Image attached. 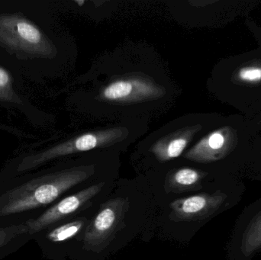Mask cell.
<instances>
[{
  "mask_svg": "<svg viewBox=\"0 0 261 260\" xmlns=\"http://www.w3.org/2000/svg\"><path fill=\"white\" fill-rule=\"evenodd\" d=\"M93 165L75 166L33 179L0 196V216L47 206L94 174Z\"/></svg>",
  "mask_w": 261,
  "mask_h": 260,
  "instance_id": "cell-1",
  "label": "cell"
},
{
  "mask_svg": "<svg viewBox=\"0 0 261 260\" xmlns=\"http://www.w3.org/2000/svg\"><path fill=\"white\" fill-rule=\"evenodd\" d=\"M128 134V130L122 127L87 131L38 154L24 157L18 165V171L25 172L35 169L58 157L113 146L124 140Z\"/></svg>",
  "mask_w": 261,
  "mask_h": 260,
  "instance_id": "cell-2",
  "label": "cell"
},
{
  "mask_svg": "<svg viewBox=\"0 0 261 260\" xmlns=\"http://www.w3.org/2000/svg\"><path fill=\"white\" fill-rule=\"evenodd\" d=\"M0 44L24 56L52 57L54 44L42 32L24 17L0 15Z\"/></svg>",
  "mask_w": 261,
  "mask_h": 260,
  "instance_id": "cell-3",
  "label": "cell"
},
{
  "mask_svg": "<svg viewBox=\"0 0 261 260\" xmlns=\"http://www.w3.org/2000/svg\"><path fill=\"white\" fill-rule=\"evenodd\" d=\"M128 207V198H113L103 204L84 233V249L102 251L113 240Z\"/></svg>",
  "mask_w": 261,
  "mask_h": 260,
  "instance_id": "cell-4",
  "label": "cell"
},
{
  "mask_svg": "<svg viewBox=\"0 0 261 260\" xmlns=\"http://www.w3.org/2000/svg\"><path fill=\"white\" fill-rule=\"evenodd\" d=\"M165 94V89L151 78L132 74L109 82L101 90L99 99L113 103L134 104L155 100Z\"/></svg>",
  "mask_w": 261,
  "mask_h": 260,
  "instance_id": "cell-5",
  "label": "cell"
},
{
  "mask_svg": "<svg viewBox=\"0 0 261 260\" xmlns=\"http://www.w3.org/2000/svg\"><path fill=\"white\" fill-rule=\"evenodd\" d=\"M238 133L231 127L219 128L207 134L190 148L184 158L199 163H210L222 160L237 146Z\"/></svg>",
  "mask_w": 261,
  "mask_h": 260,
  "instance_id": "cell-6",
  "label": "cell"
},
{
  "mask_svg": "<svg viewBox=\"0 0 261 260\" xmlns=\"http://www.w3.org/2000/svg\"><path fill=\"white\" fill-rule=\"evenodd\" d=\"M103 186L104 183H98L61 200L58 204L44 212L41 216L26 224L29 227V233L34 235L41 232L57 221H61L77 212L87 201L99 194Z\"/></svg>",
  "mask_w": 261,
  "mask_h": 260,
  "instance_id": "cell-7",
  "label": "cell"
},
{
  "mask_svg": "<svg viewBox=\"0 0 261 260\" xmlns=\"http://www.w3.org/2000/svg\"><path fill=\"white\" fill-rule=\"evenodd\" d=\"M225 199V195L221 192L198 194L179 198L170 203V218L175 222L204 219L217 211Z\"/></svg>",
  "mask_w": 261,
  "mask_h": 260,
  "instance_id": "cell-8",
  "label": "cell"
},
{
  "mask_svg": "<svg viewBox=\"0 0 261 260\" xmlns=\"http://www.w3.org/2000/svg\"><path fill=\"white\" fill-rule=\"evenodd\" d=\"M202 125L186 127L167 134L155 142L150 151L161 163L170 161L182 155L193 137L202 130Z\"/></svg>",
  "mask_w": 261,
  "mask_h": 260,
  "instance_id": "cell-9",
  "label": "cell"
},
{
  "mask_svg": "<svg viewBox=\"0 0 261 260\" xmlns=\"http://www.w3.org/2000/svg\"><path fill=\"white\" fill-rule=\"evenodd\" d=\"M204 172L192 168H180L169 174L165 182L166 192L181 193L198 186L204 177Z\"/></svg>",
  "mask_w": 261,
  "mask_h": 260,
  "instance_id": "cell-10",
  "label": "cell"
},
{
  "mask_svg": "<svg viewBox=\"0 0 261 260\" xmlns=\"http://www.w3.org/2000/svg\"><path fill=\"white\" fill-rule=\"evenodd\" d=\"M231 80L236 84L256 85L261 83V60H254L239 67Z\"/></svg>",
  "mask_w": 261,
  "mask_h": 260,
  "instance_id": "cell-11",
  "label": "cell"
},
{
  "mask_svg": "<svg viewBox=\"0 0 261 260\" xmlns=\"http://www.w3.org/2000/svg\"><path fill=\"white\" fill-rule=\"evenodd\" d=\"M261 247V211L253 218L243 235L242 253L245 256L252 254Z\"/></svg>",
  "mask_w": 261,
  "mask_h": 260,
  "instance_id": "cell-12",
  "label": "cell"
},
{
  "mask_svg": "<svg viewBox=\"0 0 261 260\" xmlns=\"http://www.w3.org/2000/svg\"><path fill=\"white\" fill-rule=\"evenodd\" d=\"M85 222V219H81L60 226L51 230L47 235V238L49 241L55 243L67 241L77 235L84 227Z\"/></svg>",
  "mask_w": 261,
  "mask_h": 260,
  "instance_id": "cell-13",
  "label": "cell"
},
{
  "mask_svg": "<svg viewBox=\"0 0 261 260\" xmlns=\"http://www.w3.org/2000/svg\"><path fill=\"white\" fill-rule=\"evenodd\" d=\"M0 100L18 103V96L13 90L12 78L5 69L0 67Z\"/></svg>",
  "mask_w": 261,
  "mask_h": 260,
  "instance_id": "cell-14",
  "label": "cell"
},
{
  "mask_svg": "<svg viewBox=\"0 0 261 260\" xmlns=\"http://www.w3.org/2000/svg\"><path fill=\"white\" fill-rule=\"evenodd\" d=\"M29 232V227L26 225L15 226L9 228L0 229V247H3L12 238L20 234Z\"/></svg>",
  "mask_w": 261,
  "mask_h": 260,
  "instance_id": "cell-15",
  "label": "cell"
},
{
  "mask_svg": "<svg viewBox=\"0 0 261 260\" xmlns=\"http://www.w3.org/2000/svg\"><path fill=\"white\" fill-rule=\"evenodd\" d=\"M76 3H77V4L80 5V6H81V5L84 4V3H85V1H76Z\"/></svg>",
  "mask_w": 261,
  "mask_h": 260,
  "instance_id": "cell-16",
  "label": "cell"
}]
</instances>
